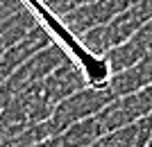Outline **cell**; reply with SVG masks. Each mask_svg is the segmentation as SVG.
I'll return each instance as SVG.
<instances>
[{"label": "cell", "instance_id": "6da1fadb", "mask_svg": "<svg viewBox=\"0 0 152 147\" xmlns=\"http://www.w3.org/2000/svg\"><path fill=\"white\" fill-rule=\"evenodd\" d=\"M20 2L32 12V16L39 20V25L55 38V43L73 59V64L80 68V72L84 75V79H86V84H89L91 88H95V91L109 88L111 68H109L107 59H102L100 54H95L93 50H89L86 43H82L75 34L70 32L68 25L45 5L43 0H20Z\"/></svg>", "mask_w": 152, "mask_h": 147}]
</instances>
